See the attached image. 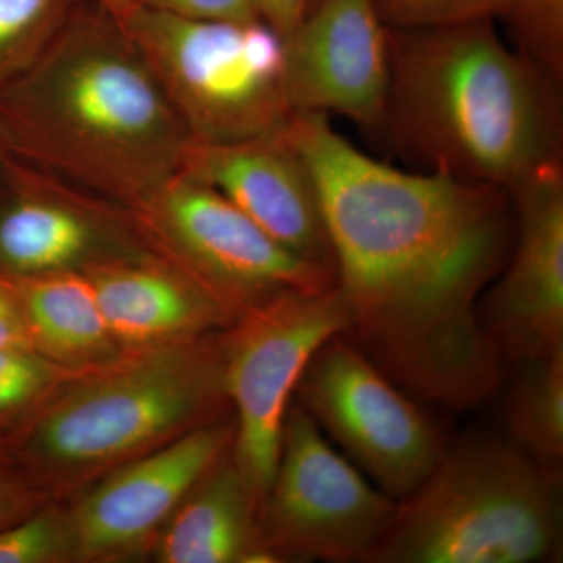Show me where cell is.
I'll return each instance as SVG.
<instances>
[{"label": "cell", "instance_id": "cell-1", "mask_svg": "<svg viewBox=\"0 0 563 563\" xmlns=\"http://www.w3.org/2000/svg\"><path fill=\"white\" fill-rule=\"evenodd\" d=\"M285 133L320 195L344 339L415 399L487 402L507 368L479 306L514 246L512 195L376 161L328 114L296 111Z\"/></svg>", "mask_w": 563, "mask_h": 563}, {"label": "cell", "instance_id": "cell-2", "mask_svg": "<svg viewBox=\"0 0 563 563\" xmlns=\"http://www.w3.org/2000/svg\"><path fill=\"white\" fill-rule=\"evenodd\" d=\"M191 141L124 24L91 0L0 90V150L125 209L181 172Z\"/></svg>", "mask_w": 563, "mask_h": 563}, {"label": "cell", "instance_id": "cell-3", "mask_svg": "<svg viewBox=\"0 0 563 563\" xmlns=\"http://www.w3.org/2000/svg\"><path fill=\"white\" fill-rule=\"evenodd\" d=\"M380 139L422 173L510 195L563 165L562 85L504 43L495 20L388 29Z\"/></svg>", "mask_w": 563, "mask_h": 563}, {"label": "cell", "instance_id": "cell-4", "mask_svg": "<svg viewBox=\"0 0 563 563\" xmlns=\"http://www.w3.org/2000/svg\"><path fill=\"white\" fill-rule=\"evenodd\" d=\"M562 554V468L507 437L474 433L444 446L398 503L368 563H533Z\"/></svg>", "mask_w": 563, "mask_h": 563}, {"label": "cell", "instance_id": "cell-5", "mask_svg": "<svg viewBox=\"0 0 563 563\" xmlns=\"http://www.w3.org/2000/svg\"><path fill=\"white\" fill-rule=\"evenodd\" d=\"M228 402L221 340L158 344L55 404L29 453L52 472H95L207 424Z\"/></svg>", "mask_w": 563, "mask_h": 563}, {"label": "cell", "instance_id": "cell-6", "mask_svg": "<svg viewBox=\"0 0 563 563\" xmlns=\"http://www.w3.org/2000/svg\"><path fill=\"white\" fill-rule=\"evenodd\" d=\"M192 141L277 135L295 117L284 38L261 20H195L135 5L121 18Z\"/></svg>", "mask_w": 563, "mask_h": 563}, {"label": "cell", "instance_id": "cell-7", "mask_svg": "<svg viewBox=\"0 0 563 563\" xmlns=\"http://www.w3.org/2000/svg\"><path fill=\"white\" fill-rule=\"evenodd\" d=\"M239 317L221 339L225 391L236 412L231 457L261 509L291 395L322 344L346 331V310L333 285L274 296Z\"/></svg>", "mask_w": 563, "mask_h": 563}, {"label": "cell", "instance_id": "cell-8", "mask_svg": "<svg viewBox=\"0 0 563 563\" xmlns=\"http://www.w3.org/2000/svg\"><path fill=\"white\" fill-rule=\"evenodd\" d=\"M398 503L333 450L301 406L288 407L276 473L258 509L263 544L277 562H369Z\"/></svg>", "mask_w": 563, "mask_h": 563}, {"label": "cell", "instance_id": "cell-9", "mask_svg": "<svg viewBox=\"0 0 563 563\" xmlns=\"http://www.w3.org/2000/svg\"><path fill=\"white\" fill-rule=\"evenodd\" d=\"M129 210L229 313L284 292L335 285L332 269L288 251L220 191L185 172Z\"/></svg>", "mask_w": 563, "mask_h": 563}, {"label": "cell", "instance_id": "cell-10", "mask_svg": "<svg viewBox=\"0 0 563 563\" xmlns=\"http://www.w3.org/2000/svg\"><path fill=\"white\" fill-rule=\"evenodd\" d=\"M296 393L318 428L396 501L417 490L446 446L413 396L342 333L313 355Z\"/></svg>", "mask_w": 563, "mask_h": 563}, {"label": "cell", "instance_id": "cell-11", "mask_svg": "<svg viewBox=\"0 0 563 563\" xmlns=\"http://www.w3.org/2000/svg\"><path fill=\"white\" fill-rule=\"evenodd\" d=\"M515 240L481 301V321L504 365L563 350V165L512 192Z\"/></svg>", "mask_w": 563, "mask_h": 563}, {"label": "cell", "instance_id": "cell-12", "mask_svg": "<svg viewBox=\"0 0 563 563\" xmlns=\"http://www.w3.org/2000/svg\"><path fill=\"white\" fill-rule=\"evenodd\" d=\"M101 196L0 155V272L14 279L87 273L139 258Z\"/></svg>", "mask_w": 563, "mask_h": 563}, {"label": "cell", "instance_id": "cell-13", "mask_svg": "<svg viewBox=\"0 0 563 563\" xmlns=\"http://www.w3.org/2000/svg\"><path fill=\"white\" fill-rule=\"evenodd\" d=\"M284 44L295 111L339 114L380 139L390 44L373 0H318Z\"/></svg>", "mask_w": 563, "mask_h": 563}, {"label": "cell", "instance_id": "cell-14", "mask_svg": "<svg viewBox=\"0 0 563 563\" xmlns=\"http://www.w3.org/2000/svg\"><path fill=\"white\" fill-rule=\"evenodd\" d=\"M233 432L207 422L107 477L68 517L74 558H111L143 543L231 451Z\"/></svg>", "mask_w": 563, "mask_h": 563}, {"label": "cell", "instance_id": "cell-15", "mask_svg": "<svg viewBox=\"0 0 563 563\" xmlns=\"http://www.w3.org/2000/svg\"><path fill=\"white\" fill-rule=\"evenodd\" d=\"M285 131L239 143L191 141L181 172L220 191L288 251L335 273L317 185Z\"/></svg>", "mask_w": 563, "mask_h": 563}, {"label": "cell", "instance_id": "cell-16", "mask_svg": "<svg viewBox=\"0 0 563 563\" xmlns=\"http://www.w3.org/2000/svg\"><path fill=\"white\" fill-rule=\"evenodd\" d=\"M85 274L114 342L158 346L231 314L184 269L146 257L106 263Z\"/></svg>", "mask_w": 563, "mask_h": 563}, {"label": "cell", "instance_id": "cell-17", "mask_svg": "<svg viewBox=\"0 0 563 563\" xmlns=\"http://www.w3.org/2000/svg\"><path fill=\"white\" fill-rule=\"evenodd\" d=\"M224 457L181 501L158 547V561L277 562L263 544L258 503L232 459Z\"/></svg>", "mask_w": 563, "mask_h": 563}, {"label": "cell", "instance_id": "cell-18", "mask_svg": "<svg viewBox=\"0 0 563 563\" xmlns=\"http://www.w3.org/2000/svg\"><path fill=\"white\" fill-rule=\"evenodd\" d=\"M33 340L65 361L96 362L111 352L90 277L57 273L16 279Z\"/></svg>", "mask_w": 563, "mask_h": 563}, {"label": "cell", "instance_id": "cell-19", "mask_svg": "<svg viewBox=\"0 0 563 563\" xmlns=\"http://www.w3.org/2000/svg\"><path fill=\"white\" fill-rule=\"evenodd\" d=\"M506 437L542 465L562 468L563 350L514 366L503 399Z\"/></svg>", "mask_w": 563, "mask_h": 563}, {"label": "cell", "instance_id": "cell-20", "mask_svg": "<svg viewBox=\"0 0 563 563\" xmlns=\"http://www.w3.org/2000/svg\"><path fill=\"white\" fill-rule=\"evenodd\" d=\"M80 0H0V90L22 76Z\"/></svg>", "mask_w": 563, "mask_h": 563}, {"label": "cell", "instance_id": "cell-21", "mask_svg": "<svg viewBox=\"0 0 563 563\" xmlns=\"http://www.w3.org/2000/svg\"><path fill=\"white\" fill-rule=\"evenodd\" d=\"M498 20L514 49L563 85V0H504Z\"/></svg>", "mask_w": 563, "mask_h": 563}, {"label": "cell", "instance_id": "cell-22", "mask_svg": "<svg viewBox=\"0 0 563 563\" xmlns=\"http://www.w3.org/2000/svg\"><path fill=\"white\" fill-rule=\"evenodd\" d=\"M380 20L395 31H422L498 20L504 0H373Z\"/></svg>", "mask_w": 563, "mask_h": 563}, {"label": "cell", "instance_id": "cell-23", "mask_svg": "<svg viewBox=\"0 0 563 563\" xmlns=\"http://www.w3.org/2000/svg\"><path fill=\"white\" fill-rule=\"evenodd\" d=\"M74 558L68 517L43 510L0 531V563H44Z\"/></svg>", "mask_w": 563, "mask_h": 563}, {"label": "cell", "instance_id": "cell-24", "mask_svg": "<svg viewBox=\"0 0 563 563\" xmlns=\"http://www.w3.org/2000/svg\"><path fill=\"white\" fill-rule=\"evenodd\" d=\"M57 376L33 350H0V424L32 406Z\"/></svg>", "mask_w": 563, "mask_h": 563}, {"label": "cell", "instance_id": "cell-25", "mask_svg": "<svg viewBox=\"0 0 563 563\" xmlns=\"http://www.w3.org/2000/svg\"><path fill=\"white\" fill-rule=\"evenodd\" d=\"M135 5L195 20H258L251 0H133Z\"/></svg>", "mask_w": 563, "mask_h": 563}, {"label": "cell", "instance_id": "cell-26", "mask_svg": "<svg viewBox=\"0 0 563 563\" xmlns=\"http://www.w3.org/2000/svg\"><path fill=\"white\" fill-rule=\"evenodd\" d=\"M31 328L14 277L0 272V350H33Z\"/></svg>", "mask_w": 563, "mask_h": 563}, {"label": "cell", "instance_id": "cell-27", "mask_svg": "<svg viewBox=\"0 0 563 563\" xmlns=\"http://www.w3.org/2000/svg\"><path fill=\"white\" fill-rule=\"evenodd\" d=\"M41 493L24 473L0 463V531L36 512Z\"/></svg>", "mask_w": 563, "mask_h": 563}, {"label": "cell", "instance_id": "cell-28", "mask_svg": "<svg viewBox=\"0 0 563 563\" xmlns=\"http://www.w3.org/2000/svg\"><path fill=\"white\" fill-rule=\"evenodd\" d=\"M258 20L282 38L290 36L312 10L314 0H251Z\"/></svg>", "mask_w": 563, "mask_h": 563}, {"label": "cell", "instance_id": "cell-29", "mask_svg": "<svg viewBox=\"0 0 563 563\" xmlns=\"http://www.w3.org/2000/svg\"><path fill=\"white\" fill-rule=\"evenodd\" d=\"M91 2H95L96 5L109 11V13L117 16L118 20L124 18L133 7V0H91Z\"/></svg>", "mask_w": 563, "mask_h": 563}, {"label": "cell", "instance_id": "cell-30", "mask_svg": "<svg viewBox=\"0 0 563 563\" xmlns=\"http://www.w3.org/2000/svg\"><path fill=\"white\" fill-rule=\"evenodd\" d=\"M0 451H2V446H0ZM0 463H2V459H0Z\"/></svg>", "mask_w": 563, "mask_h": 563}, {"label": "cell", "instance_id": "cell-31", "mask_svg": "<svg viewBox=\"0 0 563 563\" xmlns=\"http://www.w3.org/2000/svg\"><path fill=\"white\" fill-rule=\"evenodd\" d=\"M317 2H318V0H314V3H317ZM314 3H313V5H314ZM312 9H313V7H312Z\"/></svg>", "mask_w": 563, "mask_h": 563}, {"label": "cell", "instance_id": "cell-32", "mask_svg": "<svg viewBox=\"0 0 563 563\" xmlns=\"http://www.w3.org/2000/svg\"><path fill=\"white\" fill-rule=\"evenodd\" d=\"M0 155H2V150H0Z\"/></svg>", "mask_w": 563, "mask_h": 563}]
</instances>
